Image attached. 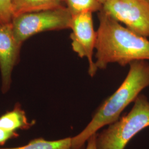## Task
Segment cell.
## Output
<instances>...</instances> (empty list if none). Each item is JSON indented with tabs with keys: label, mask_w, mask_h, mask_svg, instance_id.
I'll return each instance as SVG.
<instances>
[{
	"label": "cell",
	"mask_w": 149,
	"mask_h": 149,
	"mask_svg": "<svg viewBox=\"0 0 149 149\" xmlns=\"http://www.w3.org/2000/svg\"><path fill=\"white\" fill-rule=\"evenodd\" d=\"M127 114L96 133L97 149H124L130 140L149 127V101L140 94Z\"/></svg>",
	"instance_id": "cell-3"
},
{
	"label": "cell",
	"mask_w": 149,
	"mask_h": 149,
	"mask_svg": "<svg viewBox=\"0 0 149 149\" xmlns=\"http://www.w3.org/2000/svg\"><path fill=\"white\" fill-rule=\"evenodd\" d=\"M128 74L116 91L104 102L92 120L78 135L71 138L72 149H82L88 139L105 125L116 122L124 109L140 92L149 87V63L135 61L129 64Z\"/></svg>",
	"instance_id": "cell-2"
},
{
	"label": "cell",
	"mask_w": 149,
	"mask_h": 149,
	"mask_svg": "<svg viewBox=\"0 0 149 149\" xmlns=\"http://www.w3.org/2000/svg\"><path fill=\"white\" fill-rule=\"evenodd\" d=\"M13 18L24 13L44 11L65 6V0H11Z\"/></svg>",
	"instance_id": "cell-8"
},
{
	"label": "cell",
	"mask_w": 149,
	"mask_h": 149,
	"mask_svg": "<svg viewBox=\"0 0 149 149\" xmlns=\"http://www.w3.org/2000/svg\"><path fill=\"white\" fill-rule=\"evenodd\" d=\"M72 15L66 6L24 13L12 18L14 35L20 43L38 33L70 29Z\"/></svg>",
	"instance_id": "cell-4"
},
{
	"label": "cell",
	"mask_w": 149,
	"mask_h": 149,
	"mask_svg": "<svg viewBox=\"0 0 149 149\" xmlns=\"http://www.w3.org/2000/svg\"><path fill=\"white\" fill-rule=\"evenodd\" d=\"M87 145L86 149H97L96 133L94 134L87 140Z\"/></svg>",
	"instance_id": "cell-14"
},
{
	"label": "cell",
	"mask_w": 149,
	"mask_h": 149,
	"mask_svg": "<svg viewBox=\"0 0 149 149\" xmlns=\"http://www.w3.org/2000/svg\"><path fill=\"white\" fill-rule=\"evenodd\" d=\"M92 12H84L72 16L70 29V39L74 52L88 62V74L93 77L98 69L93 59L96 48L97 32L94 29Z\"/></svg>",
	"instance_id": "cell-6"
},
{
	"label": "cell",
	"mask_w": 149,
	"mask_h": 149,
	"mask_svg": "<svg viewBox=\"0 0 149 149\" xmlns=\"http://www.w3.org/2000/svg\"><path fill=\"white\" fill-rule=\"evenodd\" d=\"M18 136L19 134L17 132L8 131L0 128V145H3L8 140L16 138Z\"/></svg>",
	"instance_id": "cell-13"
},
{
	"label": "cell",
	"mask_w": 149,
	"mask_h": 149,
	"mask_svg": "<svg viewBox=\"0 0 149 149\" xmlns=\"http://www.w3.org/2000/svg\"><path fill=\"white\" fill-rule=\"evenodd\" d=\"M95 61L98 70L110 63L125 66L138 60H149V40L124 27L102 9L98 12Z\"/></svg>",
	"instance_id": "cell-1"
},
{
	"label": "cell",
	"mask_w": 149,
	"mask_h": 149,
	"mask_svg": "<svg viewBox=\"0 0 149 149\" xmlns=\"http://www.w3.org/2000/svg\"><path fill=\"white\" fill-rule=\"evenodd\" d=\"M102 9L136 34L149 37V0H107Z\"/></svg>",
	"instance_id": "cell-5"
},
{
	"label": "cell",
	"mask_w": 149,
	"mask_h": 149,
	"mask_svg": "<svg viewBox=\"0 0 149 149\" xmlns=\"http://www.w3.org/2000/svg\"><path fill=\"white\" fill-rule=\"evenodd\" d=\"M107 0H98V1L101 3L102 5H103V4L106 2V1H107Z\"/></svg>",
	"instance_id": "cell-15"
},
{
	"label": "cell",
	"mask_w": 149,
	"mask_h": 149,
	"mask_svg": "<svg viewBox=\"0 0 149 149\" xmlns=\"http://www.w3.org/2000/svg\"><path fill=\"white\" fill-rule=\"evenodd\" d=\"M12 18L11 0H0V24L11 23Z\"/></svg>",
	"instance_id": "cell-12"
},
{
	"label": "cell",
	"mask_w": 149,
	"mask_h": 149,
	"mask_svg": "<svg viewBox=\"0 0 149 149\" xmlns=\"http://www.w3.org/2000/svg\"><path fill=\"white\" fill-rule=\"evenodd\" d=\"M0 149H72L71 137L58 140L49 141L43 138L34 139L24 146Z\"/></svg>",
	"instance_id": "cell-10"
},
{
	"label": "cell",
	"mask_w": 149,
	"mask_h": 149,
	"mask_svg": "<svg viewBox=\"0 0 149 149\" xmlns=\"http://www.w3.org/2000/svg\"><path fill=\"white\" fill-rule=\"evenodd\" d=\"M65 4L72 16L84 12H99L102 8L98 0H65Z\"/></svg>",
	"instance_id": "cell-11"
},
{
	"label": "cell",
	"mask_w": 149,
	"mask_h": 149,
	"mask_svg": "<svg viewBox=\"0 0 149 149\" xmlns=\"http://www.w3.org/2000/svg\"><path fill=\"white\" fill-rule=\"evenodd\" d=\"M36 123L34 120L29 122L26 112L22 106L17 103L13 109L0 116V128L8 131L17 132V130H28Z\"/></svg>",
	"instance_id": "cell-9"
},
{
	"label": "cell",
	"mask_w": 149,
	"mask_h": 149,
	"mask_svg": "<svg viewBox=\"0 0 149 149\" xmlns=\"http://www.w3.org/2000/svg\"><path fill=\"white\" fill-rule=\"evenodd\" d=\"M22 45L14 35L12 22L0 24V71L3 94L11 87L12 71L18 63Z\"/></svg>",
	"instance_id": "cell-7"
}]
</instances>
